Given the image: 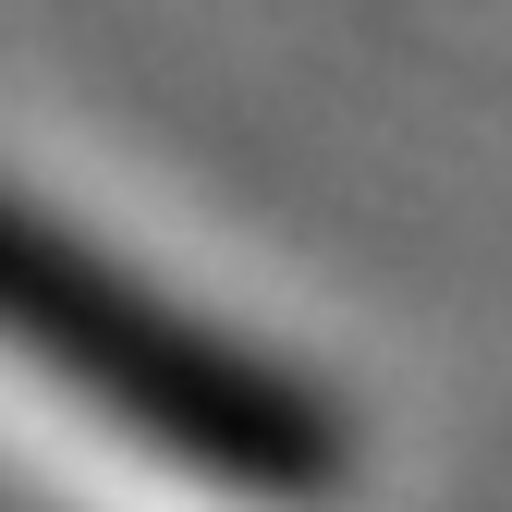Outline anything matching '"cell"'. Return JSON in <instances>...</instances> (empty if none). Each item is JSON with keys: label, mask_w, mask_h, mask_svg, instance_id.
Segmentation results:
<instances>
[{"label": "cell", "mask_w": 512, "mask_h": 512, "mask_svg": "<svg viewBox=\"0 0 512 512\" xmlns=\"http://www.w3.org/2000/svg\"><path fill=\"white\" fill-rule=\"evenodd\" d=\"M0 342H25L74 403L135 427L183 476H220L244 500H330L342 488V439L293 378L232 354L208 317L159 305L147 281H122L110 256H86L74 232H49L13 196H0Z\"/></svg>", "instance_id": "cell-1"}]
</instances>
